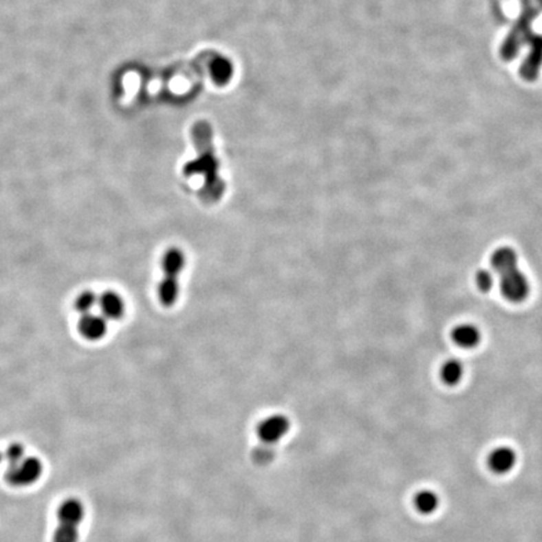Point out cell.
Listing matches in <instances>:
<instances>
[{"label": "cell", "instance_id": "obj_3", "mask_svg": "<svg viewBox=\"0 0 542 542\" xmlns=\"http://www.w3.org/2000/svg\"><path fill=\"white\" fill-rule=\"evenodd\" d=\"M85 516L86 508L80 499L76 497L65 499L58 507V525L53 542H78V528Z\"/></svg>", "mask_w": 542, "mask_h": 542}, {"label": "cell", "instance_id": "obj_8", "mask_svg": "<svg viewBox=\"0 0 542 542\" xmlns=\"http://www.w3.org/2000/svg\"><path fill=\"white\" fill-rule=\"evenodd\" d=\"M100 315L107 321H120L126 312V304L121 295L112 290H107L98 296Z\"/></svg>", "mask_w": 542, "mask_h": 542}, {"label": "cell", "instance_id": "obj_16", "mask_svg": "<svg viewBox=\"0 0 542 542\" xmlns=\"http://www.w3.org/2000/svg\"><path fill=\"white\" fill-rule=\"evenodd\" d=\"M476 284L481 292H485V293L490 292L495 284L492 272L486 270V269L478 270L477 275H476Z\"/></svg>", "mask_w": 542, "mask_h": 542}, {"label": "cell", "instance_id": "obj_17", "mask_svg": "<svg viewBox=\"0 0 542 542\" xmlns=\"http://www.w3.org/2000/svg\"><path fill=\"white\" fill-rule=\"evenodd\" d=\"M274 456H275V452L271 448V444H265V443H263V446L257 448L254 452V459L260 464H269L272 461Z\"/></svg>", "mask_w": 542, "mask_h": 542}, {"label": "cell", "instance_id": "obj_6", "mask_svg": "<svg viewBox=\"0 0 542 542\" xmlns=\"http://www.w3.org/2000/svg\"><path fill=\"white\" fill-rule=\"evenodd\" d=\"M290 429V422L285 415L274 414L264 421L260 422L257 427V435L265 444H275L283 440Z\"/></svg>", "mask_w": 542, "mask_h": 542}, {"label": "cell", "instance_id": "obj_4", "mask_svg": "<svg viewBox=\"0 0 542 542\" xmlns=\"http://www.w3.org/2000/svg\"><path fill=\"white\" fill-rule=\"evenodd\" d=\"M43 475V462L38 457H24L21 462L8 467L6 481L14 487H25L36 484Z\"/></svg>", "mask_w": 542, "mask_h": 542}, {"label": "cell", "instance_id": "obj_7", "mask_svg": "<svg viewBox=\"0 0 542 542\" xmlns=\"http://www.w3.org/2000/svg\"><path fill=\"white\" fill-rule=\"evenodd\" d=\"M107 319L103 315L89 313V314L82 315L79 319V334L89 342H98L100 339H103L107 334Z\"/></svg>", "mask_w": 542, "mask_h": 542}, {"label": "cell", "instance_id": "obj_12", "mask_svg": "<svg viewBox=\"0 0 542 542\" xmlns=\"http://www.w3.org/2000/svg\"><path fill=\"white\" fill-rule=\"evenodd\" d=\"M414 506L421 514H433L440 506V497L435 491L423 490L414 497Z\"/></svg>", "mask_w": 542, "mask_h": 542}, {"label": "cell", "instance_id": "obj_2", "mask_svg": "<svg viewBox=\"0 0 542 542\" xmlns=\"http://www.w3.org/2000/svg\"><path fill=\"white\" fill-rule=\"evenodd\" d=\"M185 264V254L182 250L177 248L166 250L162 257L164 278L158 288V300L164 307H171L176 304L180 293L179 277Z\"/></svg>", "mask_w": 542, "mask_h": 542}, {"label": "cell", "instance_id": "obj_11", "mask_svg": "<svg viewBox=\"0 0 542 542\" xmlns=\"http://www.w3.org/2000/svg\"><path fill=\"white\" fill-rule=\"evenodd\" d=\"M452 338L462 348H473L481 340V333L472 324H461L452 332Z\"/></svg>", "mask_w": 542, "mask_h": 542}, {"label": "cell", "instance_id": "obj_14", "mask_svg": "<svg viewBox=\"0 0 542 542\" xmlns=\"http://www.w3.org/2000/svg\"><path fill=\"white\" fill-rule=\"evenodd\" d=\"M98 305V295L92 290H85L78 294L74 301V307L79 314L85 315L92 313L93 309Z\"/></svg>", "mask_w": 542, "mask_h": 542}, {"label": "cell", "instance_id": "obj_1", "mask_svg": "<svg viewBox=\"0 0 542 542\" xmlns=\"http://www.w3.org/2000/svg\"><path fill=\"white\" fill-rule=\"evenodd\" d=\"M196 158L184 166L186 177L200 176L202 185L199 197L206 205H214L225 195L226 185L220 176V162L215 155L214 132L206 121L196 122L191 129Z\"/></svg>", "mask_w": 542, "mask_h": 542}, {"label": "cell", "instance_id": "obj_5", "mask_svg": "<svg viewBox=\"0 0 542 542\" xmlns=\"http://www.w3.org/2000/svg\"><path fill=\"white\" fill-rule=\"evenodd\" d=\"M501 278V293L507 300L512 303H521L528 298L530 293L526 275L519 269L506 271L499 275Z\"/></svg>", "mask_w": 542, "mask_h": 542}, {"label": "cell", "instance_id": "obj_15", "mask_svg": "<svg viewBox=\"0 0 542 542\" xmlns=\"http://www.w3.org/2000/svg\"><path fill=\"white\" fill-rule=\"evenodd\" d=\"M24 457H25V450L21 443H12L4 452V458L7 459L8 467L21 462Z\"/></svg>", "mask_w": 542, "mask_h": 542}, {"label": "cell", "instance_id": "obj_10", "mask_svg": "<svg viewBox=\"0 0 542 542\" xmlns=\"http://www.w3.org/2000/svg\"><path fill=\"white\" fill-rule=\"evenodd\" d=\"M491 264H492L493 270L501 275L506 271L519 268L517 266V254L511 248H507V246L499 248L493 252L492 257H491Z\"/></svg>", "mask_w": 542, "mask_h": 542}, {"label": "cell", "instance_id": "obj_18", "mask_svg": "<svg viewBox=\"0 0 542 542\" xmlns=\"http://www.w3.org/2000/svg\"><path fill=\"white\" fill-rule=\"evenodd\" d=\"M3 459H4V452H1V451H0V464H1V461H3Z\"/></svg>", "mask_w": 542, "mask_h": 542}, {"label": "cell", "instance_id": "obj_9", "mask_svg": "<svg viewBox=\"0 0 542 542\" xmlns=\"http://www.w3.org/2000/svg\"><path fill=\"white\" fill-rule=\"evenodd\" d=\"M516 452L507 446L497 447L490 453L488 466L495 473L505 475L511 471L516 464Z\"/></svg>", "mask_w": 542, "mask_h": 542}, {"label": "cell", "instance_id": "obj_13", "mask_svg": "<svg viewBox=\"0 0 542 542\" xmlns=\"http://www.w3.org/2000/svg\"><path fill=\"white\" fill-rule=\"evenodd\" d=\"M464 377V365L457 359H450L441 368V378L446 384L456 385Z\"/></svg>", "mask_w": 542, "mask_h": 542}]
</instances>
